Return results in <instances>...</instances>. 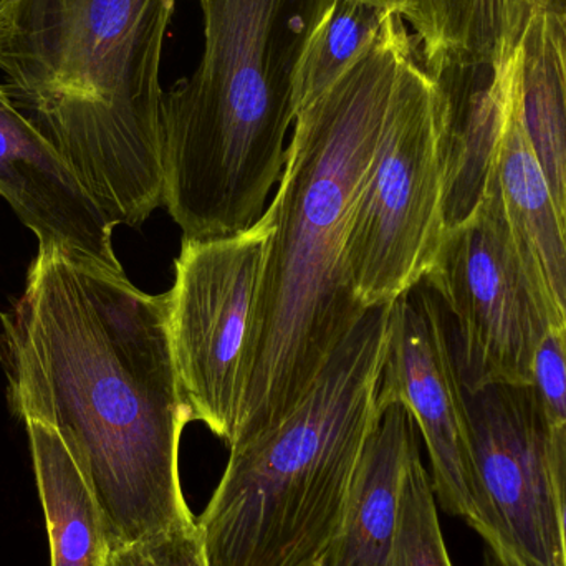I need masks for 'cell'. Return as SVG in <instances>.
Segmentation results:
<instances>
[{
	"label": "cell",
	"instance_id": "obj_1",
	"mask_svg": "<svg viewBox=\"0 0 566 566\" xmlns=\"http://www.w3.org/2000/svg\"><path fill=\"white\" fill-rule=\"evenodd\" d=\"M0 319L10 408L59 432L98 502L108 547L198 524L179 475L195 416L172 358L166 293L39 251Z\"/></svg>",
	"mask_w": 566,
	"mask_h": 566
},
{
	"label": "cell",
	"instance_id": "obj_2",
	"mask_svg": "<svg viewBox=\"0 0 566 566\" xmlns=\"http://www.w3.org/2000/svg\"><path fill=\"white\" fill-rule=\"evenodd\" d=\"M415 50L405 20L388 13L342 78L296 113L277 195L268 208L274 229L231 449L277 428L302 405L368 310L349 282V226L399 70Z\"/></svg>",
	"mask_w": 566,
	"mask_h": 566
},
{
	"label": "cell",
	"instance_id": "obj_3",
	"mask_svg": "<svg viewBox=\"0 0 566 566\" xmlns=\"http://www.w3.org/2000/svg\"><path fill=\"white\" fill-rule=\"evenodd\" d=\"M179 0H9L0 72L116 226L163 206L166 32Z\"/></svg>",
	"mask_w": 566,
	"mask_h": 566
},
{
	"label": "cell",
	"instance_id": "obj_4",
	"mask_svg": "<svg viewBox=\"0 0 566 566\" xmlns=\"http://www.w3.org/2000/svg\"><path fill=\"white\" fill-rule=\"evenodd\" d=\"M205 52L163 96V206L186 239L248 231L285 168L296 76L335 0H198Z\"/></svg>",
	"mask_w": 566,
	"mask_h": 566
},
{
	"label": "cell",
	"instance_id": "obj_5",
	"mask_svg": "<svg viewBox=\"0 0 566 566\" xmlns=\"http://www.w3.org/2000/svg\"><path fill=\"white\" fill-rule=\"evenodd\" d=\"M391 305L371 306L277 428L231 449L198 518L209 566H315L378 419Z\"/></svg>",
	"mask_w": 566,
	"mask_h": 566
},
{
	"label": "cell",
	"instance_id": "obj_6",
	"mask_svg": "<svg viewBox=\"0 0 566 566\" xmlns=\"http://www.w3.org/2000/svg\"><path fill=\"white\" fill-rule=\"evenodd\" d=\"M446 83L416 59L399 70L381 142L356 199L346 264L365 308L391 305L424 281L446 234Z\"/></svg>",
	"mask_w": 566,
	"mask_h": 566
},
{
	"label": "cell",
	"instance_id": "obj_7",
	"mask_svg": "<svg viewBox=\"0 0 566 566\" xmlns=\"http://www.w3.org/2000/svg\"><path fill=\"white\" fill-rule=\"evenodd\" d=\"M272 219L212 239L182 238L166 292L172 358L195 421L229 449L238 436L245 356Z\"/></svg>",
	"mask_w": 566,
	"mask_h": 566
},
{
	"label": "cell",
	"instance_id": "obj_8",
	"mask_svg": "<svg viewBox=\"0 0 566 566\" xmlns=\"http://www.w3.org/2000/svg\"><path fill=\"white\" fill-rule=\"evenodd\" d=\"M422 283L451 315L465 391L532 385L535 353L551 325L512 241L497 166L481 208L446 232Z\"/></svg>",
	"mask_w": 566,
	"mask_h": 566
},
{
	"label": "cell",
	"instance_id": "obj_9",
	"mask_svg": "<svg viewBox=\"0 0 566 566\" xmlns=\"http://www.w3.org/2000/svg\"><path fill=\"white\" fill-rule=\"evenodd\" d=\"M478 525L501 566H565L552 424L532 385L465 391Z\"/></svg>",
	"mask_w": 566,
	"mask_h": 566
},
{
	"label": "cell",
	"instance_id": "obj_10",
	"mask_svg": "<svg viewBox=\"0 0 566 566\" xmlns=\"http://www.w3.org/2000/svg\"><path fill=\"white\" fill-rule=\"evenodd\" d=\"M392 402L408 408L422 436L436 501L475 531L465 389L444 310L424 283L399 296L389 310L378 412Z\"/></svg>",
	"mask_w": 566,
	"mask_h": 566
},
{
	"label": "cell",
	"instance_id": "obj_11",
	"mask_svg": "<svg viewBox=\"0 0 566 566\" xmlns=\"http://www.w3.org/2000/svg\"><path fill=\"white\" fill-rule=\"evenodd\" d=\"M0 196L39 241L75 261L123 271L116 224L86 191L55 146L17 108L0 83Z\"/></svg>",
	"mask_w": 566,
	"mask_h": 566
},
{
	"label": "cell",
	"instance_id": "obj_12",
	"mask_svg": "<svg viewBox=\"0 0 566 566\" xmlns=\"http://www.w3.org/2000/svg\"><path fill=\"white\" fill-rule=\"evenodd\" d=\"M512 241L548 325L566 326V234L524 123V80L509 109L497 158Z\"/></svg>",
	"mask_w": 566,
	"mask_h": 566
},
{
	"label": "cell",
	"instance_id": "obj_13",
	"mask_svg": "<svg viewBox=\"0 0 566 566\" xmlns=\"http://www.w3.org/2000/svg\"><path fill=\"white\" fill-rule=\"evenodd\" d=\"M418 426L401 402L378 412L359 455L338 537L322 566H386L409 464L419 449Z\"/></svg>",
	"mask_w": 566,
	"mask_h": 566
},
{
	"label": "cell",
	"instance_id": "obj_14",
	"mask_svg": "<svg viewBox=\"0 0 566 566\" xmlns=\"http://www.w3.org/2000/svg\"><path fill=\"white\" fill-rule=\"evenodd\" d=\"M541 0H415L406 22L419 62L442 78L488 66L514 52Z\"/></svg>",
	"mask_w": 566,
	"mask_h": 566
},
{
	"label": "cell",
	"instance_id": "obj_15",
	"mask_svg": "<svg viewBox=\"0 0 566 566\" xmlns=\"http://www.w3.org/2000/svg\"><path fill=\"white\" fill-rule=\"evenodd\" d=\"M23 424L29 432L52 566H103L108 551L105 524L85 475L55 429L33 419Z\"/></svg>",
	"mask_w": 566,
	"mask_h": 566
},
{
	"label": "cell",
	"instance_id": "obj_16",
	"mask_svg": "<svg viewBox=\"0 0 566 566\" xmlns=\"http://www.w3.org/2000/svg\"><path fill=\"white\" fill-rule=\"evenodd\" d=\"M522 45L525 129L566 234V35L542 3Z\"/></svg>",
	"mask_w": 566,
	"mask_h": 566
},
{
	"label": "cell",
	"instance_id": "obj_17",
	"mask_svg": "<svg viewBox=\"0 0 566 566\" xmlns=\"http://www.w3.org/2000/svg\"><path fill=\"white\" fill-rule=\"evenodd\" d=\"M389 10L365 0H335L313 35L298 76L296 113L332 88L371 42Z\"/></svg>",
	"mask_w": 566,
	"mask_h": 566
},
{
	"label": "cell",
	"instance_id": "obj_18",
	"mask_svg": "<svg viewBox=\"0 0 566 566\" xmlns=\"http://www.w3.org/2000/svg\"><path fill=\"white\" fill-rule=\"evenodd\" d=\"M386 566H454L439 524L438 501L421 454L409 464Z\"/></svg>",
	"mask_w": 566,
	"mask_h": 566
},
{
	"label": "cell",
	"instance_id": "obj_19",
	"mask_svg": "<svg viewBox=\"0 0 566 566\" xmlns=\"http://www.w3.org/2000/svg\"><path fill=\"white\" fill-rule=\"evenodd\" d=\"M103 566H209L199 525L108 547Z\"/></svg>",
	"mask_w": 566,
	"mask_h": 566
},
{
	"label": "cell",
	"instance_id": "obj_20",
	"mask_svg": "<svg viewBox=\"0 0 566 566\" xmlns=\"http://www.w3.org/2000/svg\"><path fill=\"white\" fill-rule=\"evenodd\" d=\"M532 386L552 426L566 424V326H548L535 353Z\"/></svg>",
	"mask_w": 566,
	"mask_h": 566
},
{
	"label": "cell",
	"instance_id": "obj_21",
	"mask_svg": "<svg viewBox=\"0 0 566 566\" xmlns=\"http://www.w3.org/2000/svg\"><path fill=\"white\" fill-rule=\"evenodd\" d=\"M551 464L566 566V424L552 426Z\"/></svg>",
	"mask_w": 566,
	"mask_h": 566
},
{
	"label": "cell",
	"instance_id": "obj_22",
	"mask_svg": "<svg viewBox=\"0 0 566 566\" xmlns=\"http://www.w3.org/2000/svg\"><path fill=\"white\" fill-rule=\"evenodd\" d=\"M365 2L375 3V6L382 7V9L389 10V12L398 13V15L406 22L409 13H411L415 0H365Z\"/></svg>",
	"mask_w": 566,
	"mask_h": 566
},
{
	"label": "cell",
	"instance_id": "obj_23",
	"mask_svg": "<svg viewBox=\"0 0 566 566\" xmlns=\"http://www.w3.org/2000/svg\"><path fill=\"white\" fill-rule=\"evenodd\" d=\"M541 3L557 15L566 35V0H541Z\"/></svg>",
	"mask_w": 566,
	"mask_h": 566
},
{
	"label": "cell",
	"instance_id": "obj_24",
	"mask_svg": "<svg viewBox=\"0 0 566 566\" xmlns=\"http://www.w3.org/2000/svg\"><path fill=\"white\" fill-rule=\"evenodd\" d=\"M9 2V0H0V9H2L6 3Z\"/></svg>",
	"mask_w": 566,
	"mask_h": 566
},
{
	"label": "cell",
	"instance_id": "obj_25",
	"mask_svg": "<svg viewBox=\"0 0 566 566\" xmlns=\"http://www.w3.org/2000/svg\"><path fill=\"white\" fill-rule=\"evenodd\" d=\"M315 566H322V565H315Z\"/></svg>",
	"mask_w": 566,
	"mask_h": 566
}]
</instances>
